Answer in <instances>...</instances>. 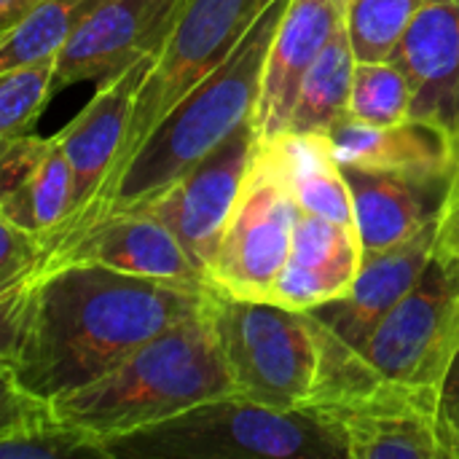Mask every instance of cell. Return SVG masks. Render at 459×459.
<instances>
[{"label": "cell", "mask_w": 459, "mask_h": 459, "mask_svg": "<svg viewBox=\"0 0 459 459\" xmlns=\"http://www.w3.org/2000/svg\"><path fill=\"white\" fill-rule=\"evenodd\" d=\"M212 285L67 264L0 290V371L43 401L81 390L199 315Z\"/></svg>", "instance_id": "cell-1"}, {"label": "cell", "mask_w": 459, "mask_h": 459, "mask_svg": "<svg viewBox=\"0 0 459 459\" xmlns=\"http://www.w3.org/2000/svg\"><path fill=\"white\" fill-rule=\"evenodd\" d=\"M231 393L234 385L207 304L199 315L137 347L97 382L51 403L62 420L110 441Z\"/></svg>", "instance_id": "cell-2"}, {"label": "cell", "mask_w": 459, "mask_h": 459, "mask_svg": "<svg viewBox=\"0 0 459 459\" xmlns=\"http://www.w3.org/2000/svg\"><path fill=\"white\" fill-rule=\"evenodd\" d=\"M288 5L290 0H274L242 43L156 124L105 194L89 226L161 191L210 156L242 124L253 121L269 48Z\"/></svg>", "instance_id": "cell-3"}, {"label": "cell", "mask_w": 459, "mask_h": 459, "mask_svg": "<svg viewBox=\"0 0 459 459\" xmlns=\"http://www.w3.org/2000/svg\"><path fill=\"white\" fill-rule=\"evenodd\" d=\"M307 320L317 344V374L299 409L336 428L350 459H446L438 387L385 377L315 315L307 312Z\"/></svg>", "instance_id": "cell-4"}, {"label": "cell", "mask_w": 459, "mask_h": 459, "mask_svg": "<svg viewBox=\"0 0 459 459\" xmlns=\"http://www.w3.org/2000/svg\"><path fill=\"white\" fill-rule=\"evenodd\" d=\"M108 459H350L336 428L304 409H269L239 395L105 441Z\"/></svg>", "instance_id": "cell-5"}, {"label": "cell", "mask_w": 459, "mask_h": 459, "mask_svg": "<svg viewBox=\"0 0 459 459\" xmlns=\"http://www.w3.org/2000/svg\"><path fill=\"white\" fill-rule=\"evenodd\" d=\"M272 3L274 0H178L169 32L137 91L121 159L116 161L113 172L108 175L86 212L59 239L48 245L40 264L65 250L86 231L105 194L129 164V159L137 153V148L145 143V137L156 129V124L242 43V38L253 30V24Z\"/></svg>", "instance_id": "cell-6"}, {"label": "cell", "mask_w": 459, "mask_h": 459, "mask_svg": "<svg viewBox=\"0 0 459 459\" xmlns=\"http://www.w3.org/2000/svg\"><path fill=\"white\" fill-rule=\"evenodd\" d=\"M210 312L234 395L269 409H299L309 398L317 344L304 309L269 299H237L215 288Z\"/></svg>", "instance_id": "cell-7"}, {"label": "cell", "mask_w": 459, "mask_h": 459, "mask_svg": "<svg viewBox=\"0 0 459 459\" xmlns=\"http://www.w3.org/2000/svg\"><path fill=\"white\" fill-rule=\"evenodd\" d=\"M299 215L301 207L274 145L258 140L234 215L210 266L212 285L237 299H272Z\"/></svg>", "instance_id": "cell-8"}, {"label": "cell", "mask_w": 459, "mask_h": 459, "mask_svg": "<svg viewBox=\"0 0 459 459\" xmlns=\"http://www.w3.org/2000/svg\"><path fill=\"white\" fill-rule=\"evenodd\" d=\"M385 377L441 387L459 352V272L430 255L417 285L374 328L360 350Z\"/></svg>", "instance_id": "cell-9"}, {"label": "cell", "mask_w": 459, "mask_h": 459, "mask_svg": "<svg viewBox=\"0 0 459 459\" xmlns=\"http://www.w3.org/2000/svg\"><path fill=\"white\" fill-rule=\"evenodd\" d=\"M255 143L253 121H247L186 175L121 212H137L164 223L194 264L210 277V266L245 186Z\"/></svg>", "instance_id": "cell-10"}, {"label": "cell", "mask_w": 459, "mask_h": 459, "mask_svg": "<svg viewBox=\"0 0 459 459\" xmlns=\"http://www.w3.org/2000/svg\"><path fill=\"white\" fill-rule=\"evenodd\" d=\"M159 48L143 54L129 67H124L118 75L102 81L97 94L89 100V105L62 132H56L65 145V153L70 159V167H73V212L43 242V253L48 250V245L54 239H59L86 212V207L94 202L102 183L113 172L116 161L121 159L137 91H140L148 70L153 67Z\"/></svg>", "instance_id": "cell-11"}, {"label": "cell", "mask_w": 459, "mask_h": 459, "mask_svg": "<svg viewBox=\"0 0 459 459\" xmlns=\"http://www.w3.org/2000/svg\"><path fill=\"white\" fill-rule=\"evenodd\" d=\"M178 0H105L56 54L54 94L81 81H108L169 32Z\"/></svg>", "instance_id": "cell-12"}, {"label": "cell", "mask_w": 459, "mask_h": 459, "mask_svg": "<svg viewBox=\"0 0 459 459\" xmlns=\"http://www.w3.org/2000/svg\"><path fill=\"white\" fill-rule=\"evenodd\" d=\"M67 264H97L137 277L212 285L164 223L137 212L105 215L102 221L89 226L73 245L43 261L35 277Z\"/></svg>", "instance_id": "cell-13"}, {"label": "cell", "mask_w": 459, "mask_h": 459, "mask_svg": "<svg viewBox=\"0 0 459 459\" xmlns=\"http://www.w3.org/2000/svg\"><path fill=\"white\" fill-rule=\"evenodd\" d=\"M411 86V118L459 140V0H433L411 22L390 56Z\"/></svg>", "instance_id": "cell-14"}, {"label": "cell", "mask_w": 459, "mask_h": 459, "mask_svg": "<svg viewBox=\"0 0 459 459\" xmlns=\"http://www.w3.org/2000/svg\"><path fill=\"white\" fill-rule=\"evenodd\" d=\"M344 19L339 0H290L269 48L253 129L258 140H274L288 129L299 89L333 30Z\"/></svg>", "instance_id": "cell-15"}, {"label": "cell", "mask_w": 459, "mask_h": 459, "mask_svg": "<svg viewBox=\"0 0 459 459\" xmlns=\"http://www.w3.org/2000/svg\"><path fill=\"white\" fill-rule=\"evenodd\" d=\"M342 169L350 183L363 253L393 250L430 229L438 221L452 186V175L417 178L358 167Z\"/></svg>", "instance_id": "cell-16"}, {"label": "cell", "mask_w": 459, "mask_h": 459, "mask_svg": "<svg viewBox=\"0 0 459 459\" xmlns=\"http://www.w3.org/2000/svg\"><path fill=\"white\" fill-rule=\"evenodd\" d=\"M436 223L406 245L382 253H363L358 277L350 285V290L307 312L315 315L323 325H328L342 342H347L355 350H363L374 328L398 307V301L422 277L433 255Z\"/></svg>", "instance_id": "cell-17"}, {"label": "cell", "mask_w": 459, "mask_h": 459, "mask_svg": "<svg viewBox=\"0 0 459 459\" xmlns=\"http://www.w3.org/2000/svg\"><path fill=\"white\" fill-rule=\"evenodd\" d=\"M360 261L363 245L355 226L301 210L288 261L269 301H280L304 312L328 304L350 290Z\"/></svg>", "instance_id": "cell-18"}, {"label": "cell", "mask_w": 459, "mask_h": 459, "mask_svg": "<svg viewBox=\"0 0 459 459\" xmlns=\"http://www.w3.org/2000/svg\"><path fill=\"white\" fill-rule=\"evenodd\" d=\"M342 167L395 172L417 178H444L455 172V140L436 124L409 118L377 126L342 116L325 134Z\"/></svg>", "instance_id": "cell-19"}, {"label": "cell", "mask_w": 459, "mask_h": 459, "mask_svg": "<svg viewBox=\"0 0 459 459\" xmlns=\"http://www.w3.org/2000/svg\"><path fill=\"white\" fill-rule=\"evenodd\" d=\"M0 457L3 459H108L105 441L62 420L51 401L24 390L0 371Z\"/></svg>", "instance_id": "cell-20"}, {"label": "cell", "mask_w": 459, "mask_h": 459, "mask_svg": "<svg viewBox=\"0 0 459 459\" xmlns=\"http://www.w3.org/2000/svg\"><path fill=\"white\" fill-rule=\"evenodd\" d=\"M266 143L274 145L290 191L304 212L355 226L350 183L325 134L282 132Z\"/></svg>", "instance_id": "cell-21"}, {"label": "cell", "mask_w": 459, "mask_h": 459, "mask_svg": "<svg viewBox=\"0 0 459 459\" xmlns=\"http://www.w3.org/2000/svg\"><path fill=\"white\" fill-rule=\"evenodd\" d=\"M73 212V167L59 134L51 137L35 169L11 191L0 194V218L46 242Z\"/></svg>", "instance_id": "cell-22"}, {"label": "cell", "mask_w": 459, "mask_h": 459, "mask_svg": "<svg viewBox=\"0 0 459 459\" xmlns=\"http://www.w3.org/2000/svg\"><path fill=\"white\" fill-rule=\"evenodd\" d=\"M355 67H358V56L350 40L347 24L342 19L331 40L325 43V48L320 51V56L304 75L285 132L328 134L331 126L350 110Z\"/></svg>", "instance_id": "cell-23"}, {"label": "cell", "mask_w": 459, "mask_h": 459, "mask_svg": "<svg viewBox=\"0 0 459 459\" xmlns=\"http://www.w3.org/2000/svg\"><path fill=\"white\" fill-rule=\"evenodd\" d=\"M100 3L105 0H43L30 16L0 38V73L56 56Z\"/></svg>", "instance_id": "cell-24"}, {"label": "cell", "mask_w": 459, "mask_h": 459, "mask_svg": "<svg viewBox=\"0 0 459 459\" xmlns=\"http://www.w3.org/2000/svg\"><path fill=\"white\" fill-rule=\"evenodd\" d=\"M433 0H352L344 11V24L358 62H385L395 46Z\"/></svg>", "instance_id": "cell-25"}, {"label": "cell", "mask_w": 459, "mask_h": 459, "mask_svg": "<svg viewBox=\"0 0 459 459\" xmlns=\"http://www.w3.org/2000/svg\"><path fill=\"white\" fill-rule=\"evenodd\" d=\"M54 73L56 56L0 73V143L32 134L54 94Z\"/></svg>", "instance_id": "cell-26"}, {"label": "cell", "mask_w": 459, "mask_h": 459, "mask_svg": "<svg viewBox=\"0 0 459 459\" xmlns=\"http://www.w3.org/2000/svg\"><path fill=\"white\" fill-rule=\"evenodd\" d=\"M411 86L403 70L393 62H358L350 94V116L366 124L390 126L411 118Z\"/></svg>", "instance_id": "cell-27"}, {"label": "cell", "mask_w": 459, "mask_h": 459, "mask_svg": "<svg viewBox=\"0 0 459 459\" xmlns=\"http://www.w3.org/2000/svg\"><path fill=\"white\" fill-rule=\"evenodd\" d=\"M43 258L40 237L0 218V290L30 282Z\"/></svg>", "instance_id": "cell-28"}, {"label": "cell", "mask_w": 459, "mask_h": 459, "mask_svg": "<svg viewBox=\"0 0 459 459\" xmlns=\"http://www.w3.org/2000/svg\"><path fill=\"white\" fill-rule=\"evenodd\" d=\"M438 438L446 459H459V352L438 387Z\"/></svg>", "instance_id": "cell-29"}, {"label": "cell", "mask_w": 459, "mask_h": 459, "mask_svg": "<svg viewBox=\"0 0 459 459\" xmlns=\"http://www.w3.org/2000/svg\"><path fill=\"white\" fill-rule=\"evenodd\" d=\"M433 255L459 272V164L452 172V186L444 202V210L436 223V242Z\"/></svg>", "instance_id": "cell-30"}, {"label": "cell", "mask_w": 459, "mask_h": 459, "mask_svg": "<svg viewBox=\"0 0 459 459\" xmlns=\"http://www.w3.org/2000/svg\"><path fill=\"white\" fill-rule=\"evenodd\" d=\"M43 0H0V38L11 32L24 16H30Z\"/></svg>", "instance_id": "cell-31"}, {"label": "cell", "mask_w": 459, "mask_h": 459, "mask_svg": "<svg viewBox=\"0 0 459 459\" xmlns=\"http://www.w3.org/2000/svg\"><path fill=\"white\" fill-rule=\"evenodd\" d=\"M350 3H352V0H339V5H342L344 11H347V5H350Z\"/></svg>", "instance_id": "cell-32"}, {"label": "cell", "mask_w": 459, "mask_h": 459, "mask_svg": "<svg viewBox=\"0 0 459 459\" xmlns=\"http://www.w3.org/2000/svg\"><path fill=\"white\" fill-rule=\"evenodd\" d=\"M457 164H459V140H457ZM457 164H455V167H457Z\"/></svg>", "instance_id": "cell-33"}]
</instances>
